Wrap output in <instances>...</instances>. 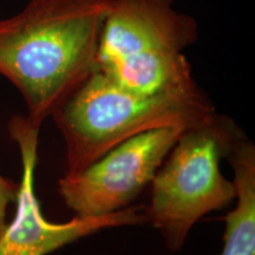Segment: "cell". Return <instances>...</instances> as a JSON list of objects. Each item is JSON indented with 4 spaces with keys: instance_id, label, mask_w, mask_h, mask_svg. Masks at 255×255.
I'll list each match as a JSON object with an SVG mask.
<instances>
[{
    "instance_id": "obj_2",
    "label": "cell",
    "mask_w": 255,
    "mask_h": 255,
    "mask_svg": "<svg viewBox=\"0 0 255 255\" xmlns=\"http://www.w3.org/2000/svg\"><path fill=\"white\" fill-rule=\"evenodd\" d=\"M214 113V104L200 87L144 94L96 70L51 117L65 143L66 174H76L138 133L190 128Z\"/></svg>"
},
{
    "instance_id": "obj_1",
    "label": "cell",
    "mask_w": 255,
    "mask_h": 255,
    "mask_svg": "<svg viewBox=\"0 0 255 255\" xmlns=\"http://www.w3.org/2000/svg\"><path fill=\"white\" fill-rule=\"evenodd\" d=\"M113 0H30L0 19V75L23 96L40 128L97 69Z\"/></svg>"
},
{
    "instance_id": "obj_3",
    "label": "cell",
    "mask_w": 255,
    "mask_h": 255,
    "mask_svg": "<svg viewBox=\"0 0 255 255\" xmlns=\"http://www.w3.org/2000/svg\"><path fill=\"white\" fill-rule=\"evenodd\" d=\"M197 37L196 19L177 9L175 0H113L96 70L144 94L195 89L184 51Z\"/></svg>"
},
{
    "instance_id": "obj_8",
    "label": "cell",
    "mask_w": 255,
    "mask_h": 255,
    "mask_svg": "<svg viewBox=\"0 0 255 255\" xmlns=\"http://www.w3.org/2000/svg\"><path fill=\"white\" fill-rule=\"evenodd\" d=\"M18 190L19 183L0 174V237L7 226V221H6L7 208L11 203L15 202L17 200Z\"/></svg>"
},
{
    "instance_id": "obj_7",
    "label": "cell",
    "mask_w": 255,
    "mask_h": 255,
    "mask_svg": "<svg viewBox=\"0 0 255 255\" xmlns=\"http://www.w3.org/2000/svg\"><path fill=\"white\" fill-rule=\"evenodd\" d=\"M227 159L234 173L237 205L226 216L220 255H255V146L246 136L235 143Z\"/></svg>"
},
{
    "instance_id": "obj_5",
    "label": "cell",
    "mask_w": 255,
    "mask_h": 255,
    "mask_svg": "<svg viewBox=\"0 0 255 255\" xmlns=\"http://www.w3.org/2000/svg\"><path fill=\"white\" fill-rule=\"evenodd\" d=\"M186 129L157 128L120 143L79 173L59 178L60 197L77 218H97L128 208L150 186Z\"/></svg>"
},
{
    "instance_id": "obj_4",
    "label": "cell",
    "mask_w": 255,
    "mask_h": 255,
    "mask_svg": "<svg viewBox=\"0 0 255 255\" xmlns=\"http://www.w3.org/2000/svg\"><path fill=\"white\" fill-rule=\"evenodd\" d=\"M245 133L234 121L214 113L181 133L151 182L144 207L150 222L171 252H180L201 218L225 208L237 197L234 182L223 176L227 158Z\"/></svg>"
},
{
    "instance_id": "obj_6",
    "label": "cell",
    "mask_w": 255,
    "mask_h": 255,
    "mask_svg": "<svg viewBox=\"0 0 255 255\" xmlns=\"http://www.w3.org/2000/svg\"><path fill=\"white\" fill-rule=\"evenodd\" d=\"M21 157L17 210L0 237V255H47L104 229L136 226L145 222L144 207L130 206L113 214L97 218H77L56 223L45 219L34 190V173L39 129L26 116L15 115L7 126Z\"/></svg>"
}]
</instances>
